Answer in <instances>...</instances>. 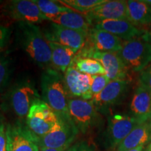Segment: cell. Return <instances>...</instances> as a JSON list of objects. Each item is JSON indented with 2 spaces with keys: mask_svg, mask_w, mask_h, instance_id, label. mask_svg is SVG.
I'll use <instances>...</instances> for the list:
<instances>
[{
  "mask_svg": "<svg viewBox=\"0 0 151 151\" xmlns=\"http://www.w3.org/2000/svg\"><path fill=\"white\" fill-rule=\"evenodd\" d=\"M94 28L108 32L125 41L136 39L144 34L127 20H103L96 22Z\"/></svg>",
  "mask_w": 151,
  "mask_h": 151,
  "instance_id": "16",
  "label": "cell"
},
{
  "mask_svg": "<svg viewBox=\"0 0 151 151\" xmlns=\"http://www.w3.org/2000/svg\"><path fill=\"white\" fill-rule=\"evenodd\" d=\"M16 37L20 48L38 66L47 68L51 64V49L39 26L18 22Z\"/></svg>",
  "mask_w": 151,
  "mask_h": 151,
  "instance_id": "1",
  "label": "cell"
},
{
  "mask_svg": "<svg viewBox=\"0 0 151 151\" xmlns=\"http://www.w3.org/2000/svg\"><path fill=\"white\" fill-rule=\"evenodd\" d=\"M59 1L73 11L84 14L105 2L106 0H61Z\"/></svg>",
  "mask_w": 151,
  "mask_h": 151,
  "instance_id": "25",
  "label": "cell"
},
{
  "mask_svg": "<svg viewBox=\"0 0 151 151\" xmlns=\"http://www.w3.org/2000/svg\"><path fill=\"white\" fill-rule=\"evenodd\" d=\"M4 14L19 22L31 24L41 23L44 17L33 0H13L4 7Z\"/></svg>",
  "mask_w": 151,
  "mask_h": 151,
  "instance_id": "12",
  "label": "cell"
},
{
  "mask_svg": "<svg viewBox=\"0 0 151 151\" xmlns=\"http://www.w3.org/2000/svg\"><path fill=\"white\" fill-rule=\"evenodd\" d=\"M44 17L45 20L52 21L60 14L69 11H72V9L66 6L59 1H50V0H33Z\"/></svg>",
  "mask_w": 151,
  "mask_h": 151,
  "instance_id": "23",
  "label": "cell"
},
{
  "mask_svg": "<svg viewBox=\"0 0 151 151\" xmlns=\"http://www.w3.org/2000/svg\"><path fill=\"white\" fill-rule=\"evenodd\" d=\"M43 34L48 42L67 46L77 52L83 48L88 36V33L64 27L53 22Z\"/></svg>",
  "mask_w": 151,
  "mask_h": 151,
  "instance_id": "11",
  "label": "cell"
},
{
  "mask_svg": "<svg viewBox=\"0 0 151 151\" xmlns=\"http://www.w3.org/2000/svg\"><path fill=\"white\" fill-rule=\"evenodd\" d=\"M43 101L58 114L69 115L68 94L64 76L57 70L46 69L41 78Z\"/></svg>",
  "mask_w": 151,
  "mask_h": 151,
  "instance_id": "3",
  "label": "cell"
},
{
  "mask_svg": "<svg viewBox=\"0 0 151 151\" xmlns=\"http://www.w3.org/2000/svg\"><path fill=\"white\" fill-rule=\"evenodd\" d=\"M151 140V125L148 123L139 124L134 128L120 143L118 151H127L140 146H145Z\"/></svg>",
  "mask_w": 151,
  "mask_h": 151,
  "instance_id": "19",
  "label": "cell"
},
{
  "mask_svg": "<svg viewBox=\"0 0 151 151\" xmlns=\"http://www.w3.org/2000/svg\"><path fill=\"white\" fill-rule=\"evenodd\" d=\"M138 124L139 122L131 115L116 113L109 116L105 134L106 145L110 149L118 148Z\"/></svg>",
  "mask_w": 151,
  "mask_h": 151,
  "instance_id": "9",
  "label": "cell"
},
{
  "mask_svg": "<svg viewBox=\"0 0 151 151\" xmlns=\"http://www.w3.org/2000/svg\"><path fill=\"white\" fill-rule=\"evenodd\" d=\"M58 120L57 113L43 99L34 103L27 116V125L39 138L51 130Z\"/></svg>",
  "mask_w": 151,
  "mask_h": 151,
  "instance_id": "7",
  "label": "cell"
},
{
  "mask_svg": "<svg viewBox=\"0 0 151 151\" xmlns=\"http://www.w3.org/2000/svg\"><path fill=\"white\" fill-rule=\"evenodd\" d=\"M51 22L64 27L86 33L89 32L92 24L84 14L73 11L60 14Z\"/></svg>",
  "mask_w": 151,
  "mask_h": 151,
  "instance_id": "20",
  "label": "cell"
},
{
  "mask_svg": "<svg viewBox=\"0 0 151 151\" xmlns=\"http://www.w3.org/2000/svg\"><path fill=\"white\" fill-rule=\"evenodd\" d=\"M69 151H98L93 145L86 141H80L74 143L69 149Z\"/></svg>",
  "mask_w": 151,
  "mask_h": 151,
  "instance_id": "30",
  "label": "cell"
},
{
  "mask_svg": "<svg viewBox=\"0 0 151 151\" xmlns=\"http://www.w3.org/2000/svg\"><path fill=\"white\" fill-rule=\"evenodd\" d=\"M51 49V64L57 71L65 73L71 65L76 51L59 43L49 42Z\"/></svg>",
  "mask_w": 151,
  "mask_h": 151,
  "instance_id": "21",
  "label": "cell"
},
{
  "mask_svg": "<svg viewBox=\"0 0 151 151\" xmlns=\"http://www.w3.org/2000/svg\"><path fill=\"white\" fill-rule=\"evenodd\" d=\"M141 39L146 41L147 42H148L151 45V27L147 31L145 32V33L141 37Z\"/></svg>",
  "mask_w": 151,
  "mask_h": 151,
  "instance_id": "32",
  "label": "cell"
},
{
  "mask_svg": "<svg viewBox=\"0 0 151 151\" xmlns=\"http://www.w3.org/2000/svg\"><path fill=\"white\" fill-rule=\"evenodd\" d=\"M91 22L103 21L106 20H127V1L113 0L107 1L94 7L92 10L84 14Z\"/></svg>",
  "mask_w": 151,
  "mask_h": 151,
  "instance_id": "14",
  "label": "cell"
},
{
  "mask_svg": "<svg viewBox=\"0 0 151 151\" xmlns=\"http://www.w3.org/2000/svg\"><path fill=\"white\" fill-rule=\"evenodd\" d=\"M128 88L129 81H111L99 94L94 96L91 99L97 110H104L112 106L121 102L125 97Z\"/></svg>",
  "mask_w": 151,
  "mask_h": 151,
  "instance_id": "15",
  "label": "cell"
},
{
  "mask_svg": "<svg viewBox=\"0 0 151 151\" xmlns=\"http://www.w3.org/2000/svg\"><path fill=\"white\" fill-rule=\"evenodd\" d=\"M139 82L141 86L151 92V64L141 71Z\"/></svg>",
  "mask_w": 151,
  "mask_h": 151,
  "instance_id": "28",
  "label": "cell"
},
{
  "mask_svg": "<svg viewBox=\"0 0 151 151\" xmlns=\"http://www.w3.org/2000/svg\"><path fill=\"white\" fill-rule=\"evenodd\" d=\"M131 116L139 124L151 118V92L139 86L136 89L129 106Z\"/></svg>",
  "mask_w": 151,
  "mask_h": 151,
  "instance_id": "18",
  "label": "cell"
},
{
  "mask_svg": "<svg viewBox=\"0 0 151 151\" xmlns=\"http://www.w3.org/2000/svg\"><path fill=\"white\" fill-rule=\"evenodd\" d=\"M7 151H39V138L20 121L6 126Z\"/></svg>",
  "mask_w": 151,
  "mask_h": 151,
  "instance_id": "8",
  "label": "cell"
},
{
  "mask_svg": "<svg viewBox=\"0 0 151 151\" xmlns=\"http://www.w3.org/2000/svg\"><path fill=\"white\" fill-rule=\"evenodd\" d=\"M78 57L92 58L99 61L110 81L127 80V68L118 52H100L87 48L83 50Z\"/></svg>",
  "mask_w": 151,
  "mask_h": 151,
  "instance_id": "10",
  "label": "cell"
},
{
  "mask_svg": "<svg viewBox=\"0 0 151 151\" xmlns=\"http://www.w3.org/2000/svg\"><path fill=\"white\" fill-rule=\"evenodd\" d=\"M90 47L88 48L100 52H118L122 48V40L104 30L91 28L88 32Z\"/></svg>",
  "mask_w": 151,
  "mask_h": 151,
  "instance_id": "17",
  "label": "cell"
},
{
  "mask_svg": "<svg viewBox=\"0 0 151 151\" xmlns=\"http://www.w3.org/2000/svg\"><path fill=\"white\" fill-rule=\"evenodd\" d=\"M143 148H144V146H140L139 147H137V148L131 149V150H129L127 151H143Z\"/></svg>",
  "mask_w": 151,
  "mask_h": 151,
  "instance_id": "34",
  "label": "cell"
},
{
  "mask_svg": "<svg viewBox=\"0 0 151 151\" xmlns=\"http://www.w3.org/2000/svg\"><path fill=\"white\" fill-rule=\"evenodd\" d=\"M110 81L106 74L92 76L91 94L92 97L102 91Z\"/></svg>",
  "mask_w": 151,
  "mask_h": 151,
  "instance_id": "27",
  "label": "cell"
},
{
  "mask_svg": "<svg viewBox=\"0 0 151 151\" xmlns=\"http://www.w3.org/2000/svg\"><path fill=\"white\" fill-rule=\"evenodd\" d=\"M41 151H69V148H40Z\"/></svg>",
  "mask_w": 151,
  "mask_h": 151,
  "instance_id": "33",
  "label": "cell"
},
{
  "mask_svg": "<svg viewBox=\"0 0 151 151\" xmlns=\"http://www.w3.org/2000/svg\"><path fill=\"white\" fill-rule=\"evenodd\" d=\"M128 20L134 25L151 23V6L144 1H127Z\"/></svg>",
  "mask_w": 151,
  "mask_h": 151,
  "instance_id": "22",
  "label": "cell"
},
{
  "mask_svg": "<svg viewBox=\"0 0 151 151\" xmlns=\"http://www.w3.org/2000/svg\"><path fill=\"white\" fill-rule=\"evenodd\" d=\"M127 69L139 72L151 62V45L143 39L124 41L118 52Z\"/></svg>",
  "mask_w": 151,
  "mask_h": 151,
  "instance_id": "5",
  "label": "cell"
},
{
  "mask_svg": "<svg viewBox=\"0 0 151 151\" xmlns=\"http://www.w3.org/2000/svg\"><path fill=\"white\" fill-rule=\"evenodd\" d=\"M71 65L80 72L90 76L105 74L103 66L97 60L88 58L74 57Z\"/></svg>",
  "mask_w": 151,
  "mask_h": 151,
  "instance_id": "24",
  "label": "cell"
},
{
  "mask_svg": "<svg viewBox=\"0 0 151 151\" xmlns=\"http://www.w3.org/2000/svg\"><path fill=\"white\" fill-rule=\"evenodd\" d=\"M64 80L69 99L80 98L86 100L92 99V76L80 72L71 65L65 72Z\"/></svg>",
  "mask_w": 151,
  "mask_h": 151,
  "instance_id": "13",
  "label": "cell"
},
{
  "mask_svg": "<svg viewBox=\"0 0 151 151\" xmlns=\"http://www.w3.org/2000/svg\"><path fill=\"white\" fill-rule=\"evenodd\" d=\"M58 120L51 130L39 138L40 148H69L78 133L69 115L58 114Z\"/></svg>",
  "mask_w": 151,
  "mask_h": 151,
  "instance_id": "4",
  "label": "cell"
},
{
  "mask_svg": "<svg viewBox=\"0 0 151 151\" xmlns=\"http://www.w3.org/2000/svg\"><path fill=\"white\" fill-rule=\"evenodd\" d=\"M148 147H149V148H150L151 149V143H150V145H149V146H148Z\"/></svg>",
  "mask_w": 151,
  "mask_h": 151,
  "instance_id": "36",
  "label": "cell"
},
{
  "mask_svg": "<svg viewBox=\"0 0 151 151\" xmlns=\"http://www.w3.org/2000/svg\"><path fill=\"white\" fill-rule=\"evenodd\" d=\"M68 111L78 132L84 134L93 129L99 122L97 110L91 100L69 98Z\"/></svg>",
  "mask_w": 151,
  "mask_h": 151,
  "instance_id": "6",
  "label": "cell"
},
{
  "mask_svg": "<svg viewBox=\"0 0 151 151\" xmlns=\"http://www.w3.org/2000/svg\"><path fill=\"white\" fill-rule=\"evenodd\" d=\"M145 151H151V149L149 148V147H148V148L146 149V150H145Z\"/></svg>",
  "mask_w": 151,
  "mask_h": 151,
  "instance_id": "35",
  "label": "cell"
},
{
  "mask_svg": "<svg viewBox=\"0 0 151 151\" xmlns=\"http://www.w3.org/2000/svg\"><path fill=\"white\" fill-rule=\"evenodd\" d=\"M6 126L4 120L0 116V151H7L6 150Z\"/></svg>",
  "mask_w": 151,
  "mask_h": 151,
  "instance_id": "31",
  "label": "cell"
},
{
  "mask_svg": "<svg viewBox=\"0 0 151 151\" xmlns=\"http://www.w3.org/2000/svg\"><path fill=\"white\" fill-rule=\"evenodd\" d=\"M32 80L19 79L9 88L3 96L4 109L10 110L19 118L27 116L30 108L37 100L41 99Z\"/></svg>",
  "mask_w": 151,
  "mask_h": 151,
  "instance_id": "2",
  "label": "cell"
},
{
  "mask_svg": "<svg viewBox=\"0 0 151 151\" xmlns=\"http://www.w3.org/2000/svg\"><path fill=\"white\" fill-rule=\"evenodd\" d=\"M11 31L8 27L0 24V52L4 50L10 40Z\"/></svg>",
  "mask_w": 151,
  "mask_h": 151,
  "instance_id": "29",
  "label": "cell"
},
{
  "mask_svg": "<svg viewBox=\"0 0 151 151\" xmlns=\"http://www.w3.org/2000/svg\"><path fill=\"white\" fill-rule=\"evenodd\" d=\"M12 68L10 60L0 56V92H3L9 85Z\"/></svg>",
  "mask_w": 151,
  "mask_h": 151,
  "instance_id": "26",
  "label": "cell"
}]
</instances>
